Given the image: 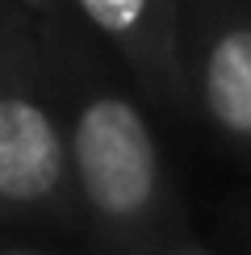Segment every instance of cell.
<instances>
[{
  "instance_id": "277c9868",
  "label": "cell",
  "mask_w": 251,
  "mask_h": 255,
  "mask_svg": "<svg viewBox=\"0 0 251 255\" xmlns=\"http://www.w3.org/2000/svg\"><path fill=\"white\" fill-rule=\"evenodd\" d=\"M197 92L226 138L251 142V21H222L205 34Z\"/></svg>"
},
{
  "instance_id": "3957f363",
  "label": "cell",
  "mask_w": 251,
  "mask_h": 255,
  "mask_svg": "<svg viewBox=\"0 0 251 255\" xmlns=\"http://www.w3.org/2000/svg\"><path fill=\"white\" fill-rule=\"evenodd\" d=\"M80 21L92 38L118 55L138 88L155 101H184V34L180 0H76Z\"/></svg>"
},
{
  "instance_id": "7a4b0ae2",
  "label": "cell",
  "mask_w": 251,
  "mask_h": 255,
  "mask_svg": "<svg viewBox=\"0 0 251 255\" xmlns=\"http://www.w3.org/2000/svg\"><path fill=\"white\" fill-rule=\"evenodd\" d=\"M0 226H80L38 21L17 0H0Z\"/></svg>"
},
{
  "instance_id": "52a82bcc",
  "label": "cell",
  "mask_w": 251,
  "mask_h": 255,
  "mask_svg": "<svg viewBox=\"0 0 251 255\" xmlns=\"http://www.w3.org/2000/svg\"><path fill=\"white\" fill-rule=\"evenodd\" d=\"M0 255H50V251H34V247H4Z\"/></svg>"
},
{
  "instance_id": "8992f818",
  "label": "cell",
  "mask_w": 251,
  "mask_h": 255,
  "mask_svg": "<svg viewBox=\"0 0 251 255\" xmlns=\"http://www.w3.org/2000/svg\"><path fill=\"white\" fill-rule=\"evenodd\" d=\"M151 255H209V251L197 247V243H159Z\"/></svg>"
},
{
  "instance_id": "5b68a950",
  "label": "cell",
  "mask_w": 251,
  "mask_h": 255,
  "mask_svg": "<svg viewBox=\"0 0 251 255\" xmlns=\"http://www.w3.org/2000/svg\"><path fill=\"white\" fill-rule=\"evenodd\" d=\"M34 21H50V17H71L76 13V0H17Z\"/></svg>"
},
{
  "instance_id": "6da1fadb",
  "label": "cell",
  "mask_w": 251,
  "mask_h": 255,
  "mask_svg": "<svg viewBox=\"0 0 251 255\" xmlns=\"http://www.w3.org/2000/svg\"><path fill=\"white\" fill-rule=\"evenodd\" d=\"M42 59L63 118L80 226L109 255H151L159 247L167 180L151 122L97 55V38L71 17L38 21Z\"/></svg>"
}]
</instances>
